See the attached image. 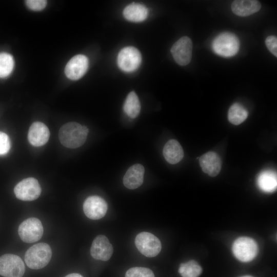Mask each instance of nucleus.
<instances>
[{
  "label": "nucleus",
  "mask_w": 277,
  "mask_h": 277,
  "mask_svg": "<svg viewBox=\"0 0 277 277\" xmlns=\"http://www.w3.org/2000/svg\"><path fill=\"white\" fill-rule=\"evenodd\" d=\"M25 267L21 258L15 254H5L0 257V275L4 277H22Z\"/></svg>",
  "instance_id": "obj_6"
},
{
  "label": "nucleus",
  "mask_w": 277,
  "mask_h": 277,
  "mask_svg": "<svg viewBox=\"0 0 277 277\" xmlns=\"http://www.w3.org/2000/svg\"><path fill=\"white\" fill-rule=\"evenodd\" d=\"M125 18L131 22L144 21L148 15V9L143 4L133 3L127 6L123 10Z\"/></svg>",
  "instance_id": "obj_19"
},
{
  "label": "nucleus",
  "mask_w": 277,
  "mask_h": 277,
  "mask_svg": "<svg viewBox=\"0 0 277 277\" xmlns=\"http://www.w3.org/2000/svg\"><path fill=\"white\" fill-rule=\"evenodd\" d=\"M88 66V58L84 55L78 54L72 57L67 63L65 73L68 78L77 80L85 74Z\"/></svg>",
  "instance_id": "obj_12"
},
{
  "label": "nucleus",
  "mask_w": 277,
  "mask_h": 277,
  "mask_svg": "<svg viewBox=\"0 0 277 277\" xmlns=\"http://www.w3.org/2000/svg\"><path fill=\"white\" fill-rule=\"evenodd\" d=\"M11 148L10 140L8 135L0 131V155L7 154Z\"/></svg>",
  "instance_id": "obj_26"
},
{
  "label": "nucleus",
  "mask_w": 277,
  "mask_h": 277,
  "mask_svg": "<svg viewBox=\"0 0 277 277\" xmlns=\"http://www.w3.org/2000/svg\"><path fill=\"white\" fill-rule=\"evenodd\" d=\"M257 184L259 188L265 192L274 191L277 186L276 172L269 170L261 172L258 176Z\"/></svg>",
  "instance_id": "obj_20"
},
{
  "label": "nucleus",
  "mask_w": 277,
  "mask_h": 277,
  "mask_svg": "<svg viewBox=\"0 0 277 277\" xmlns=\"http://www.w3.org/2000/svg\"><path fill=\"white\" fill-rule=\"evenodd\" d=\"M231 8L236 15L247 16L258 12L261 5L255 0H236L232 2Z\"/></svg>",
  "instance_id": "obj_17"
},
{
  "label": "nucleus",
  "mask_w": 277,
  "mask_h": 277,
  "mask_svg": "<svg viewBox=\"0 0 277 277\" xmlns=\"http://www.w3.org/2000/svg\"><path fill=\"white\" fill-rule=\"evenodd\" d=\"M142 56L139 50L132 46L123 48L117 55V65L123 71L127 72L134 71L140 66Z\"/></svg>",
  "instance_id": "obj_9"
},
{
  "label": "nucleus",
  "mask_w": 277,
  "mask_h": 277,
  "mask_svg": "<svg viewBox=\"0 0 277 277\" xmlns=\"http://www.w3.org/2000/svg\"><path fill=\"white\" fill-rule=\"evenodd\" d=\"M43 227L40 220L30 217L24 221L18 228V235L26 243H31L41 239L43 234Z\"/></svg>",
  "instance_id": "obj_7"
},
{
  "label": "nucleus",
  "mask_w": 277,
  "mask_h": 277,
  "mask_svg": "<svg viewBox=\"0 0 277 277\" xmlns=\"http://www.w3.org/2000/svg\"><path fill=\"white\" fill-rule=\"evenodd\" d=\"M49 137V130L45 124L36 122L30 126L28 140L32 146L40 147L44 145L48 141Z\"/></svg>",
  "instance_id": "obj_14"
},
{
  "label": "nucleus",
  "mask_w": 277,
  "mask_h": 277,
  "mask_svg": "<svg viewBox=\"0 0 277 277\" xmlns=\"http://www.w3.org/2000/svg\"><path fill=\"white\" fill-rule=\"evenodd\" d=\"M171 52L175 61L181 66L188 65L192 54V43L188 36H183L172 46Z\"/></svg>",
  "instance_id": "obj_10"
},
{
  "label": "nucleus",
  "mask_w": 277,
  "mask_h": 277,
  "mask_svg": "<svg viewBox=\"0 0 277 277\" xmlns=\"http://www.w3.org/2000/svg\"><path fill=\"white\" fill-rule=\"evenodd\" d=\"M52 256L50 246L45 243H39L30 247L26 252L25 261L32 269H39L45 267Z\"/></svg>",
  "instance_id": "obj_2"
},
{
  "label": "nucleus",
  "mask_w": 277,
  "mask_h": 277,
  "mask_svg": "<svg viewBox=\"0 0 277 277\" xmlns=\"http://www.w3.org/2000/svg\"><path fill=\"white\" fill-rule=\"evenodd\" d=\"M212 48L217 54L230 57L234 55L239 48V41L233 34L224 32L217 36L213 41Z\"/></svg>",
  "instance_id": "obj_3"
},
{
  "label": "nucleus",
  "mask_w": 277,
  "mask_h": 277,
  "mask_svg": "<svg viewBox=\"0 0 277 277\" xmlns=\"http://www.w3.org/2000/svg\"><path fill=\"white\" fill-rule=\"evenodd\" d=\"M107 208V204L105 200L97 195L88 197L83 204L85 214L91 220H98L104 217Z\"/></svg>",
  "instance_id": "obj_11"
},
{
  "label": "nucleus",
  "mask_w": 277,
  "mask_h": 277,
  "mask_svg": "<svg viewBox=\"0 0 277 277\" xmlns=\"http://www.w3.org/2000/svg\"><path fill=\"white\" fill-rule=\"evenodd\" d=\"M232 251L235 257L243 262H248L256 256L258 252L256 243L248 237H240L233 243Z\"/></svg>",
  "instance_id": "obj_4"
},
{
  "label": "nucleus",
  "mask_w": 277,
  "mask_h": 277,
  "mask_svg": "<svg viewBox=\"0 0 277 277\" xmlns=\"http://www.w3.org/2000/svg\"><path fill=\"white\" fill-rule=\"evenodd\" d=\"M41 191L38 181L34 177H28L22 180L14 188L16 197L24 201H31L37 199L39 196Z\"/></svg>",
  "instance_id": "obj_8"
},
{
  "label": "nucleus",
  "mask_w": 277,
  "mask_h": 277,
  "mask_svg": "<svg viewBox=\"0 0 277 277\" xmlns=\"http://www.w3.org/2000/svg\"><path fill=\"white\" fill-rule=\"evenodd\" d=\"M144 172V167L141 164H136L130 167L123 177L124 186L129 189L139 187L143 183Z\"/></svg>",
  "instance_id": "obj_16"
},
{
  "label": "nucleus",
  "mask_w": 277,
  "mask_h": 277,
  "mask_svg": "<svg viewBox=\"0 0 277 277\" xmlns=\"http://www.w3.org/2000/svg\"><path fill=\"white\" fill-rule=\"evenodd\" d=\"M125 277H154L153 272L149 268L135 267L128 269Z\"/></svg>",
  "instance_id": "obj_25"
},
{
  "label": "nucleus",
  "mask_w": 277,
  "mask_h": 277,
  "mask_svg": "<svg viewBox=\"0 0 277 277\" xmlns=\"http://www.w3.org/2000/svg\"><path fill=\"white\" fill-rule=\"evenodd\" d=\"M113 252V246L106 236L99 235L93 240L90 253L94 259L108 261L111 257Z\"/></svg>",
  "instance_id": "obj_13"
},
{
  "label": "nucleus",
  "mask_w": 277,
  "mask_h": 277,
  "mask_svg": "<svg viewBox=\"0 0 277 277\" xmlns=\"http://www.w3.org/2000/svg\"><path fill=\"white\" fill-rule=\"evenodd\" d=\"M13 67L12 56L7 53H0V78L8 76L12 71Z\"/></svg>",
  "instance_id": "obj_24"
},
{
  "label": "nucleus",
  "mask_w": 277,
  "mask_h": 277,
  "mask_svg": "<svg viewBox=\"0 0 277 277\" xmlns=\"http://www.w3.org/2000/svg\"><path fill=\"white\" fill-rule=\"evenodd\" d=\"M88 129L76 122H69L63 125L59 131V140L65 147L75 149L85 142Z\"/></svg>",
  "instance_id": "obj_1"
},
{
  "label": "nucleus",
  "mask_w": 277,
  "mask_h": 277,
  "mask_svg": "<svg viewBox=\"0 0 277 277\" xmlns=\"http://www.w3.org/2000/svg\"><path fill=\"white\" fill-rule=\"evenodd\" d=\"M163 155L171 164L180 162L184 157V151L180 144L175 140H170L163 148Z\"/></svg>",
  "instance_id": "obj_18"
},
{
  "label": "nucleus",
  "mask_w": 277,
  "mask_h": 277,
  "mask_svg": "<svg viewBox=\"0 0 277 277\" xmlns=\"http://www.w3.org/2000/svg\"><path fill=\"white\" fill-rule=\"evenodd\" d=\"M265 44L270 51L275 57L277 56V38L273 35L268 36L265 40Z\"/></svg>",
  "instance_id": "obj_28"
},
{
  "label": "nucleus",
  "mask_w": 277,
  "mask_h": 277,
  "mask_svg": "<svg viewBox=\"0 0 277 277\" xmlns=\"http://www.w3.org/2000/svg\"><path fill=\"white\" fill-rule=\"evenodd\" d=\"M27 7L33 10L38 11L43 9L47 5L45 0H27L26 1Z\"/></svg>",
  "instance_id": "obj_27"
},
{
  "label": "nucleus",
  "mask_w": 277,
  "mask_h": 277,
  "mask_svg": "<svg viewBox=\"0 0 277 277\" xmlns=\"http://www.w3.org/2000/svg\"><path fill=\"white\" fill-rule=\"evenodd\" d=\"M134 243L138 251L148 258L156 256L162 248L160 240L153 234L147 232L138 233L135 237Z\"/></svg>",
  "instance_id": "obj_5"
},
{
  "label": "nucleus",
  "mask_w": 277,
  "mask_h": 277,
  "mask_svg": "<svg viewBox=\"0 0 277 277\" xmlns=\"http://www.w3.org/2000/svg\"><path fill=\"white\" fill-rule=\"evenodd\" d=\"M65 277H83V276L78 273H70L67 275Z\"/></svg>",
  "instance_id": "obj_29"
},
{
  "label": "nucleus",
  "mask_w": 277,
  "mask_h": 277,
  "mask_svg": "<svg viewBox=\"0 0 277 277\" xmlns=\"http://www.w3.org/2000/svg\"><path fill=\"white\" fill-rule=\"evenodd\" d=\"M242 277H252V276L247 275V276H242Z\"/></svg>",
  "instance_id": "obj_30"
},
{
  "label": "nucleus",
  "mask_w": 277,
  "mask_h": 277,
  "mask_svg": "<svg viewBox=\"0 0 277 277\" xmlns=\"http://www.w3.org/2000/svg\"><path fill=\"white\" fill-rule=\"evenodd\" d=\"M201 167L204 172L214 177L220 172L222 161L217 153L213 151L208 152L199 159Z\"/></svg>",
  "instance_id": "obj_15"
},
{
  "label": "nucleus",
  "mask_w": 277,
  "mask_h": 277,
  "mask_svg": "<svg viewBox=\"0 0 277 277\" xmlns=\"http://www.w3.org/2000/svg\"><path fill=\"white\" fill-rule=\"evenodd\" d=\"M202 272L201 267L194 260L182 263L179 269V272L182 277H198Z\"/></svg>",
  "instance_id": "obj_23"
},
{
  "label": "nucleus",
  "mask_w": 277,
  "mask_h": 277,
  "mask_svg": "<svg viewBox=\"0 0 277 277\" xmlns=\"http://www.w3.org/2000/svg\"><path fill=\"white\" fill-rule=\"evenodd\" d=\"M248 111L239 103H234L229 108L228 118L232 124L238 125L243 123L247 117Z\"/></svg>",
  "instance_id": "obj_22"
},
{
  "label": "nucleus",
  "mask_w": 277,
  "mask_h": 277,
  "mask_svg": "<svg viewBox=\"0 0 277 277\" xmlns=\"http://www.w3.org/2000/svg\"><path fill=\"white\" fill-rule=\"evenodd\" d=\"M124 111L130 117L134 118L138 116L141 110V104L134 91L127 95L123 106Z\"/></svg>",
  "instance_id": "obj_21"
}]
</instances>
